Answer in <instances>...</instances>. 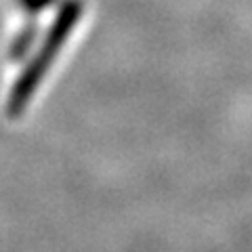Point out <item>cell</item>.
Returning <instances> with one entry per match:
<instances>
[{
	"instance_id": "cell-1",
	"label": "cell",
	"mask_w": 252,
	"mask_h": 252,
	"mask_svg": "<svg viewBox=\"0 0 252 252\" xmlns=\"http://www.w3.org/2000/svg\"><path fill=\"white\" fill-rule=\"evenodd\" d=\"M82 9H84L82 0H65V2H63L57 17L53 19V26L44 34L38 51L34 53V57L28 63V67L23 69L21 76L15 80V86L9 94V112L13 116L21 114L23 109H26V105L30 103L32 94L40 86L42 78L49 72L51 63L57 59L61 46L65 44L69 34H72V30L76 28V23L82 15Z\"/></svg>"
},
{
	"instance_id": "cell-2",
	"label": "cell",
	"mask_w": 252,
	"mask_h": 252,
	"mask_svg": "<svg viewBox=\"0 0 252 252\" xmlns=\"http://www.w3.org/2000/svg\"><path fill=\"white\" fill-rule=\"evenodd\" d=\"M51 2H53V0H17L19 9H23L30 15H38L40 11H44Z\"/></svg>"
}]
</instances>
